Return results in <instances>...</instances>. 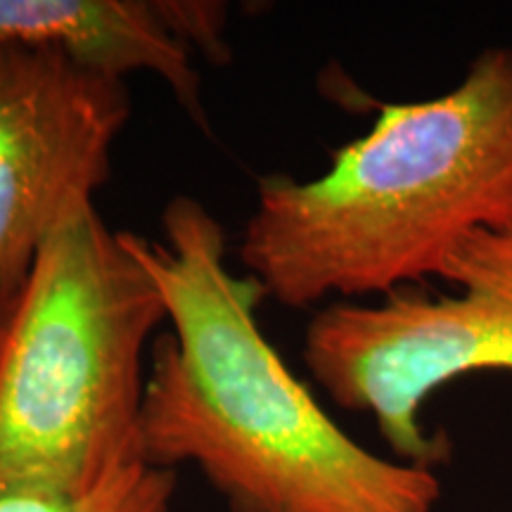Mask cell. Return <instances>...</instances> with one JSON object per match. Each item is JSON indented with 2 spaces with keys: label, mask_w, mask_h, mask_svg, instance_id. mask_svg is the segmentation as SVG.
I'll list each match as a JSON object with an SVG mask.
<instances>
[{
  "label": "cell",
  "mask_w": 512,
  "mask_h": 512,
  "mask_svg": "<svg viewBox=\"0 0 512 512\" xmlns=\"http://www.w3.org/2000/svg\"><path fill=\"white\" fill-rule=\"evenodd\" d=\"M128 119L126 79L55 48L0 46V325L57 223L110 181Z\"/></svg>",
  "instance_id": "5"
},
{
  "label": "cell",
  "mask_w": 512,
  "mask_h": 512,
  "mask_svg": "<svg viewBox=\"0 0 512 512\" xmlns=\"http://www.w3.org/2000/svg\"><path fill=\"white\" fill-rule=\"evenodd\" d=\"M126 235L169 311L147 361L140 460L195 467L230 512L437 510V470L358 444L268 342L266 294L230 268L200 200H169L159 240Z\"/></svg>",
  "instance_id": "1"
},
{
  "label": "cell",
  "mask_w": 512,
  "mask_h": 512,
  "mask_svg": "<svg viewBox=\"0 0 512 512\" xmlns=\"http://www.w3.org/2000/svg\"><path fill=\"white\" fill-rule=\"evenodd\" d=\"M5 328H8V323L0 325V344H3V337H5Z\"/></svg>",
  "instance_id": "9"
},
{
  "label": "cell",
  "mask_w": 512,
  "mask_h": 512,
  "mask_svg": "<svg viewBox=\"0 0 512 512\" xmlns=\"http://www.w3.org/2000/svg\"><path fill=\"white\" fill-rule=\"evenodd\" d=\"M444 283L375 302H330L304 328V363L332 403L370 415L403 463L446 465L453 446L422 408L477 373H512V228L479 230L448 259Z\"/></svg>",
  "instance_id": "4"
},
{
  "label": "cell",
  "mask_w": 512,
  "mask_h": 512,
  "mask_svg": "<svg viewBox=\"0 0 512 512\" xmlns=\"http://www.w3.org/2000/svg\"><path fill=\"white\" fill-rule=\"evenodd\" d=\"M512 228V48H484L451 91L384 102L313 178H256L242 271L287 309L444 280L479 230Z\"/></svg>",
  "instance_id": "2"
},
{
  "label": "cell",
  "mask_w": 512,
  "mask_h": 512,
  "mask_svg": "<svg viewBox=\"0 0 512 512\" xmlns=\"http://www.w3.org/2000/svg\"><path fill=\"white\" fill-rule=\"evenodd\" d=\"M176 472L133 460L79 496H3L0 512H178Z\"/></svg>",
  "instance_id": "7"
},
{
  "label": "cell",
  "mask_w": 512,
  "mask_h": 512,
  "mask_svg": "<svg viewBox=\"0 0 512 512\" xmlns=\"http://www.w3.org/2000/svg\"><path fill=\"white\" fill-rule=\"evenodd\" d=\"M159 287L95 202L43 242L0 344V498L79 496L140 460Z\"/></svg>",
  "instance_id": "3"
},
{
  "label": "cell",
  "mask_w": 512,
  "mask_h": 512,
  "mask_svg": "<svg viewBox=\"0 0 512 512\" xmlns=\"http://www.w3.org/2000/svg\"><path fill=\"white\" fill-rule=\"evenodd\" d=\"M0 46L55 48L119 79L157 76L209 131L202 79L166 24L162 0H0Z\"/></svg>",
  "instance_id": "6"
},
{
  "label": "cell",
  "mask_w": 512,
  "mask_h": 512,
  "mask_svg": "<svg viewBox=\"0 0 512 512\" xmlns=\"http://www.w3.org/2000/svg\"><path fill=\"white\" fill-rule=\"evenodd\" d=\"M169 29L188 50H200L209 62L223 64L230 60V43L226 41L228 5L207 0H162Z\"/></svg>",
  "instance_id": "8"
}]
</instances>
